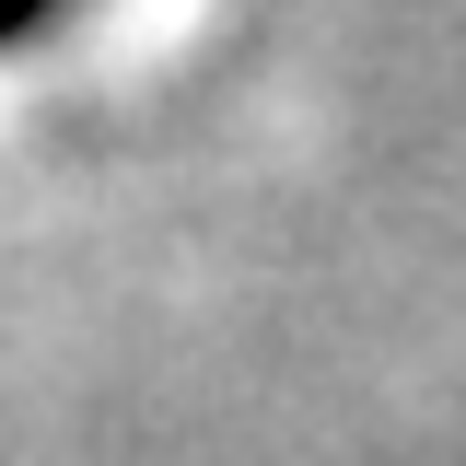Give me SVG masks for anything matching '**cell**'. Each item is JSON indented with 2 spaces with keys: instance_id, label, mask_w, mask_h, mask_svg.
Instances as JSON below:
<instances>
[{
  "instance_id": "cell-1",
  "label": "cell",
  "mask_w": 466,
  "mask_h": 466,
  "mask_svg": "<svg viewBox=\"0 0 466 466\" xmlns=\"http://www.w3.org/2000/svg\"><path fill=\"white\" fill-rule=\"evenodd\" d=\"M47 12H58V0H0V47H24V35H35Z\"/></svg>"
}]
</instances>
